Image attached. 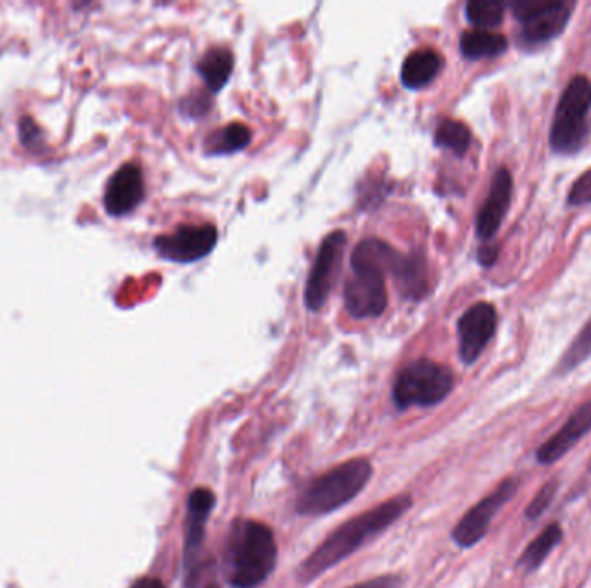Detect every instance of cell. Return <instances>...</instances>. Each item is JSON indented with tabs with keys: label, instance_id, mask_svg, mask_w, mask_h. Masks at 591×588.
Wrapping results in <instances>:
<instances>
[{
	"label": "cell",
	"instance_id": "1",
	"mask_svg": "<svg viewBox=\"0 0 591 588\" xmlns=\"http://www.w3.org/2000/svg\"><path fill=\"white\" fill-rule=\"evenodd\" d=\"M412 498L398 495L381 505H376L367 513L358 514L345 525L334 530L317 549L303 560L298 569V578L305 584L314 581L327 569L339 565L346 557L357 553L360 547L379 537L384 530L398 522L403 513L410 510Z\"/></svg>",
	"mask_w": 591,
	"mask_h": 588
},
{
	"label": "cell",
	"instance_id": "2",
	"mask_svg": "<svg viewBox=\"0 0 591 588\" xmlns=\"http://www.w3.org/2000/svg\"><path fill=\"white\" fill-rule=\"evenodd\" d=\"M274 532L263 523L239 517L232 523L223 550L226 580L234 588H256L277 565Z\"/></svg>",
	"mask_w": 591,
	"mask_h": 588
},
{
	"label": "cell",
	"instance_id": "3",
	"mask_svg": "<svg viewBox=\"0 0 591 588\" xmlns=\"http://www.w3.org/2000/svg\"><path fill=\"white\" fill-rule=\"evenodd\" d=\"M372 478V464L367 459H351L315 478L296 501L302 516H321L353 501Z\"/></svg>",
	"mask_w": 591,
	"mask_h": 588
},
{
	"label": "cell",
	"instance_id": "4",
	"mask_svg": "<svg viewBox=\"0 0 591 588\" xmlns=\"http://www.w3.org/2000/svg\"><path fill=\"white\" fill-rule=\"evenodd\" d=\"M590 107L591 82L587 76H574L560 95L550 128V147L557 154H576L587 146Z\"/></svg>",
	"mask_w": 591,
	"mask_h": 588
},
{
	"label": "cell",
	"instance_id": "5",
	"mask_svg": "<svg viewBox=\"0 0 591 588\" xmlns=\"http://www.w3.org/2000/svg\"><path fill=\"white\" fill-rule=\"evenodd\" d=\"M455 378L452 370L431 360H418L407 364L398 373L393 397L398 409L431 407L443 403L453 391Z\"/></svg>",
	"mask_w": 591,
	"mask_h": 588
},
{
	"label": "cell",
	"instance_id": "6",
	"mask_svg": "<svg viewBox=\"0 0 591 588\" xmlns=\"http://www.w3.org/2000/svg\"><path fill=\"white\" fill-rule=\"evenodd\" d=\"M520 482L517 478H505L492 494L481 499L474 507L467 511L461 522L456 523L452 532L453 542L462 549H471L477 542L483 541L492 526L496 514L504 510L508 501L516 498Z\"/></svg>",
	"mask_w": 591,
	"mask_h": 588
},
{
	"label": "cell",
	"instance_id": "7",
	"mask_svg": "<svg viewBox=\"0 0 591 588\" xmlns=\"http://www.w3.org/2000/svg\"><path fill=\"white\" fill-rule=\"evenodd\" d=\"M572 8L569 2H514L524 44L540 45L559 36L571 20Z\"/></svg>",
	"mask_w": 591,
	"mask_h": 588
},
{
	"label": "cell",
	"instance_id": "8",
	"mask_svg": "<svg viewBox=\"0 0 591 588\" xmlns=\"http://www.w3.org/2000/svg\"><path fill=\"white\" fill-rule=\"evenodd\" d=\"M346 242H348L346 234L341 229L333 232L326 240L321 242L310 277L306 281L305 304L310 311H318L329 299L334 280L341 268Z\"/></svg>",
	"mask_w": 591,
	"mask_h": 588
},
{
	"label": "cell",
	"instance_id": "9",
	"mask_svg": "<svg viewBox=\"0 0 591 588\" xmlns=\"http://www.w3.org/2000/svg\"><path fill=\"white\" fill-rule=\"evenodd\" d=\"M353 275L346 280L345 304L357 320L378 318L388 306L384 272L372 268H351Z\"/></svg>",
	"mask_w": 591,
	"mask_h": 588
},
{
	"label": "cell",
	"instance_id": "10",
	"mask_svg": "<svg viewBox=\"0 0 591 588\" xmlns=\"http://www.w3.org/2000/svg\"><path fill=\"white\" fill-rule=\"evenodd\" d=\"M219 240L213 225H187L173 234L156 238L155 249L159 256L173 263H194L207 257Z\"/></svg>",
	"mask_w": 591,
	"mask_h": 588
},
{
	"label": "cell",
	"instance_id": "11",
	"mask_svg": "<svg viewBox=\"0 0 591 588\" xmlns=\"http://www.w3.org/2000/svg\"><path fill=\"white\" fill-rule=\"evenodd\" d=\"M458 352L467 366L476 363L496 332V309L488 302H477L462 314L458 324Z\"/></svg>",
	"mask_w": 591,
	"mask_h": 588
},
{
	"label": "cell",
	"instance_id": "12",
	"mask_svg": "<svg viewBox=\"0 0 591 588\" xmlns=\"http://www.w3.org/2000/svg\"><path fill=\"white\" fill-rule=\"evenodd\" d=\"M513 174L507 168H500L493 177L488 197L483 202V206L477 213L476 234L481 240H492L498 234V229H500L502 223L507 216L510 202H513Z\"/></svg>",
	"mask_w": 591,
	"mask_h": 588
},
{
	"label": "cell",
	"instance_id": "13",
	"mask_svg": "<svg viewBox=\"0 0 591 588\" xmlns=\"http://www.w3.org/2000/svg\"><path fill=\"white\" fill-rule=\"evenodd\" d=\"M591 430V400L581 404L562 428L550 437L547 442L541 443L536 450V461L543 467L556 464L560 458L568 455L569 450L587 437Z\"/></svg>",
	"mask_w": 591,
	"mask_h": 588
},
{
	"label": "cell",
	"instance_id": "14",
	"mask_svg": "<svg viewBox=\"0 0 591 588\" xmlns=\"http://www.w3.org/2000/svg\"><path fill=\"white\" fill-rule=\"evenodd\" d=\"M144 199L143 171L137 164L119 168L107 183L104 206L113 216H125L139 206Z\"/></svg>",
	"mask_w": 591,
	"mask_h": 588
},
{
	"label": "cell",
	"instance_id": "15",
	"mask_svg": "<svg viewBox=\"0 0 591 588\" xmlns=\"http://www.w3.org/2000/svg\"><path fill=\"white\" fill-rule=\"evenodd\" d=\"M214 505V495L208 489H194L187 501L186 545L183 563L192 565L203 557L204 535H207L208 516Z\"/></svg>",
	"mask_w": 591,
	"mask_h": 588
},
{
	"label": "cell",
	"instance_id": "16",
	"mask_svg": "<svg viewBox=\"0 0 591 588\" xmlns=\"http://www.w3.org/2000/svg\"><path fill=\"white\" fill-rule=\"evenodd\" d=\"M443 67V57L431 49L415 51L407 57L401 66V82L407 88L418 90L431 84Z\"/></svg>",
	"mask_w": 591,
	"mask_h": 588
},
{
	"label": "cell",
	"instance_id": "17",
	"mask_svg": "<svg viewBox=\"0 0 591 588\" xmlns=\"http://www.w3.org/2000/svg\"><path fill=\"white\" fill-rule=\"evenodd\" d=\"M563 530L559 523H552L548 525L543 532L531 542V544L524 549V553L520 554L519 560H517V566L523 568L526 573L536 571V569L541 568L547 557L552 554V550L556 549L557 545L562 542Z\"/></svg>",
	"mask_w": 591,
	"mask_h": 588
},
{
	"label": "cell",
	"instance_id": "18",
	"mask_svg": "<svg viewBox=\"0 0 591 588\" xmlns=\"http://www.w3.org/2000/svg\"><path fill=\"white\" fill-rule=\"evenodd\" d=\"M234 70V56L231 51L213 47L198 63V73L207 82L210 90L219 92L225 87Z\"/></svg>",
	"mask_w": 591,
	"mask_h": 588
},
{
	"label": "cell",
	"instance_id": "19",
	"mask_svg": "<svg viewBox=\"0 0 591 588\" xmlns=\"http://www.w3.org/2000/svg\"><path fill=\"white\" fill-rule=\"evenodd\" d=\"M507 49V39L500 33L489 32V30L465 32L461 39V51L467 60L476 61L502 56Z\"/></svg>",
	"mask_w": 591,
	"mask_h": 588
},
{
	"label": "cell",
	"instance_id": "20",
	"mask_svg": "<svg viewBox=\"0 0 591 588\" xmlns=\"http://www.w3.org/2000/svg\"><path fill=\"white\" fill-rule=\"evenodd\" d=\"M251 137L253 133L246 125L232 122V125H226V127L208 135L204 149H207L208 154H234L238 150L246 149L250 146Z\"/></svg>",
	"mask_w": 591,
	"mask_h": 588
},
{
	"label": "cell",
	"instance_id": "21",
	"mask_svg": "<svg viewBox=\"0 0 591 588\" xmlns=\"http://www.w3.org/2000/svg\"><path fill=\"white\" fill-rule=\"evenodd\" d=\"M434 142L437 147L452 150L453 154L464 156L473 143V133L465 127L464 122L445 119L437 127Z\"/></svg>",
	"mask_w": 591,
	"mask_h": 588
},
{
	"label": "cell",
	"instance_id": "22",
	"mask_svg": "<svg viewBox=\"0 0 591 588\" xmlns=\"http://www.w3.org/2000/svg\"><path fill=\"white\" fill-rule=\"evenodd\" d=\"M505 6L493 0H473L465 8L467 20L479 30L495 29L504 21Z\"/></svg>",
	"mask_w": 591,
	"mask_h": 588
},
{
	"label": "cell",
	"instance_id": "23",
	"mask_svg": "<svg viewBox=\"0 0 591 588\" xmlns=\"http://www.w3.org/2000/svg\"><path fill=\"white\" fill-rule=\"evenodd\" d=\"M591 355V320L584 324L583 330L572 340L571 348L563 352L562 360L559 361L557 373L568 375L572 370L583 364Z\"/></svg>",
	"mask_w": 591,
	"mask_h": 588
},
{
	"label": "cell",
	"instance_id": "24",
	"mask_svg": "<svg viewBox=\"0 0 591 588\" xmlns=\"http://www.w3.org/2000/svg\"><path fill=\"white\" fill-rule=\"evenodd\" d=\"M186 588H222L214 571V563L207 557H199L192 565L186 566Z\"/></svg>",
	"mask_w": 591,
	"mask_h": 588
},
{
	"label": "cell",
	"instance_id": "25",
	"mask_svg": "<svg viewBox=\"0 0 591 588\" xmlns=\"http://www.w3.org/2000/svg\"><path fill=\"white\" fill-rule=\"evenodd\" d=\"M557 492H559V482L557 480H550V482L545 483L540 492L529 502L528 510H526L524 516L528 517L529 522H536L552 505Z\"/></svg>",
	"mask_w": 591,
	"mask_h": 588
},
{
	"label": "cell",
	"instance_id": "26",
	"mask_svg": "<svg viewBox=\"0 0 591 588\" xmlns=\"http://www.w3.org/2000/svg\"><path fill=\"white\" fill-rule=\"evenodd\" d=\"M569 206H587L591 204V170L584 171L569 190Z\"/></svg>",
	"mask_w": 591,
	"mask_h": 588
},
{
	"label": "cell",
	"instance_id": "27",
	"mask_svg": "<svg viewBox=\"0 0 591 588\" xmlns=\"http://www.w3.org/2000/svg\"><path fill=\"white\" fill-rule=\"evenodd\" d=\"M400 587V580L391 575L386 577L372 578V580L361 581V584L353 585L349 588H398Z\"/></svg>",
	"mask_w": 591,
	"mask_h": 588
},
{
	"label": "cell",
	"instance_id": "28",
	"mask_svg": "<svg viewBox=\"0 0 591 588\" xmlns=\"http://www.w3.org/2000/svg\"><path fill=\"white\" fill-rule=\"evenodd\" d=\"M496 256H498V249L496 247H481L479 250V263L483 266H492L496 261Z\"/></svg>",
	"mask_w": 591,
	"mask_h": 588
},
{
	"label": "cell",
	"instance_id": "29",
	"mask_svg": "<svg viewBox=\"0 0 591 588\" xmlns=\"http://www.w3.org/2000/svg\"><path fill=\"white\" fill-rule=\"evenodd\" d=\"M130 588H165L163 581L158 578H140Z\"/></svg>",
	"mask_w": 591,
	"mask_h": 588
},
{
	"label": "cell",
	"instance_id": "30",
	"mask_svg": "<svg viewBox=\"0 0 591 588\" xmlns=\"http://www.w3.org/2000/svg\"><path fill=\"white\" fill-rule=\"evenodd\" d=\"M590 468H591V461H590Z\"/></svg>",
	"mask_w": 591,
	"mask_h": 588
}]
</instances>
